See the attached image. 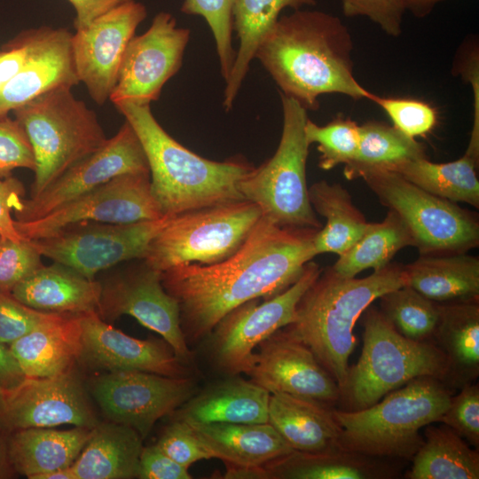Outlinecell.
Segmentation results:
<instances>
[{"label": "cell", "mask_w": 479, "mask_h": 479, "mask_svg": "<svg viewBox=\"0 0 479 479\" xmlns=\"http://www.w3.org/2000/svg\"><path fill=\"white\" fill-rule=\"evenodd\" d=\"M19 168L35 171L34 151L22 125L8 115L0 118V178L12 177Z\"/></svg>", "instance_id": "45"}, {"label": "cell", "mask_w": 479, "mask_h": 479, "mask_svg": "<svg viewBox=\"0 0 479 479\" xmlns=\"http://www.w3.org/2000/svg\"><path fill=\"white\" fill-rule=\"evenodd\" d=\"M439 422L454 430L474 447L479 446V385L472 382L451 397Z\"/></svg>", "instance_id": "44"}, {"label": "cell", "mask_w": 479, "mask_h": 479, "mask_svg": "<svg viewBox=\"0 0 479 479\" xmlns=\"http://www.w3.org/2000/svg\"><path fill=\"white\" fill-rule=\"evenodd\" d=\"M333 409L317 401L271 393L268 422L294 451L321 452L341 446V428Z\"/></svg>", "instance_id": "27"}, {"label": "cell", "mask_w": 479, "mask_h": 479, "mask_svg": "<svg viewBox=\"0 0 479 479\" xmlns=\"http://www.w3.org/2000/svg\"><path fill=\"white\" fill-rule=\"evenodd\" d=\"M347 18L365 17L389 36L402 33L405 0H339Z\"/></svg>", "instance_id": "48"}, {"label": "cell", "mask_w": 479, "mask_h": 479, "mask_svg": "<svg viewBox=\"0 0 479 479\" xmlns=\"http://www.w3.org/2000/svg\"><path fill=\"white\" fill-rule=\"evenodd\" d=\"M404 273L405 286L434 302L479 299V259L467 253L420 255Z\"/></svg>", "instance_id": "32"}, {"label": "cell", "mask_w": 479, "mask_h": 479, "mask_svg": "<svg viewBox=\"0 0 479 479\" xmlns=\"http://www.w3.org/2000/svg\"><path fill=\"white\" fill-rule=\"evenodd\" d=\"M155 444L170 459L187 468L197 461L212 458L192 427L180 419L163 429Z\"/></svg>", "instance_id": "46"}, {"label": "cell", "mask_w": 479, "mask_h": 479, "mask_svg": "<svg viewBox=\"0 0 479 479\" xmlns=\"http://www.w3.org/2000/svg\"><path fill=\"white\" fill-rule=\"evenodd\" d=\"M82 359L108 372L141 371L169 377L190 370L165 342L140 340L114 328L98 312L79 314Z\"/></svg>", "instance_id": "21"}, {"label": "cell", "mask_w": 479, "mask_h": 479, "mask_svg": "<svg viewBox=\"0 0 479 479\" xmlns=\"http://www.w3.org/2000/svg\"><path fill=\"white\" fill-rule=\"evenodd\" d=\"M426 158L425 146L393 125L367 122L359 125V145L355 159L344 165L347 179L370 169H389L403 161Z\"/></svg>", "instance_id": "38"}, {"label": "cell", "mask_w": 479, "mask_h": 479, "mask_svg": "<svg viewBox=\"0 0 479 479\" xmlns=\"http://www.w3.org/2000/svg\"><path fill=\"white\" fill-rule=\"evenodd\" d=\"M1 238H2V237L0 236V240H1Z\"/></svg>", "instance_id": "60"}, {"label": "cell", "mask_w": 479, "mask_h": 479, "mask_svg": "<svg viewBox=\"0 0 479 479\" xmlns=\"http://www.w3.org/2000/svg\"><path fill=\"white\" fill-rule=\"evenodd\" d=\"M351 35L333 14L294 10L279 16L260 44L255 59L279 88L306 110H317L324 94L355 100L371 99L372 92L354 76Z\"/></svg>", "instance_id": "2"}, {"label": "cell", "mask_w": 479, "mask_h": 479, "mask_svg": "<svg viewBox=\"0 0 479 479\" xmlns=\"http://www.w3.org/2000/svg\"><path fill=\"white\" fill-rule=\"evenodd\" d=\"M102 285L74 269L54 262L43 265L19 283L12 294L23 304L43 312H98Z\"/></svg>", "instance_id": "24"}, {"label": "cell", "mask_w": 479, "mask_h": 479, "mask_svg": "<svg viewBox=\"0 0 479 479\" xmlns=\"http://www.w3.org/2000/svg\"><path fill=\"white\" fill-rule=\"evenodd\" d=\"M279 94L283 125L279 146L271 158L240 180L239 190L244 200L259 207L262 216L280 226L319 230L322 224L310 205L306 180L307 110Z\"/></svg>", "instance_id": "8"}, {"label": "cell", "mask_w": 479, "mask_h": 479, "mask_svg": "<svg viewBox=\"0 0 479 479\" xmlns=\"http://www.w3.org/2000/svg\"><path fill=\"white\" fill-rule=\"evenodd\" d=\"M129 172L150 171L143 146L125 121L103 146L69 168L38 195L24 199L21 208L14 213L15 220L39 219L106 181Z\"/></svg>", "instance_id": "18"}, {"label": "cell", "mask_w": 479, "mask_h": 479, "mask_svg": "<svg viewBox=\"0 0 479 479\" xmlns=\"http://www.w3.org/2000/svg\"><path fill=\"white\" fill-rule=\"evenodd\" d=\"M31 143L35 169L30 198L107 141L96 113L71 88L48 90L12 111Z\"/></svg>", "instance_id": "7"}, {"label": "cell", "mask_w": 479, "mask_h": 479, "mask_svg": "<svg viewBox=\"0 0 479 479\" xmlns=\"http://www.w3.org/2000/svg\"><path fill=\"white\" fill-rule=\"evenodd\" d=\"M377 104L389 117L393 126L411 137H425L437 122V113L429 104L408 98H385L372 94Z\"/></svg>", "instance_id": "42"}, {"label": "cell", "mask_w": 479, "mask_h": 479, "mask_svg": "<svg viewBox=\"0 0 479 479\" xmlns=\"http://www.w3.org/2000/svg\"><path fill=\"white\" fill-rule=\"evenodd\" d=\"M190 35L188 28L177 26L170 13H157L149 28L129 42L109 100L114 106L156 101L164 84L180 69Z\"/></svg>", "instance_id": "15"}, {"label": "cell", "mask_w": 479, "mask_h": 479, "mask_svg": "<svg viewBox=\"0 0 479 479\" xmlns=\"http://www.w3.org/2000/svg\"><path fill=\"white\" fill-rule=\"evenodd\" d=\"M137 478L140 479H191L188 468L165 454L156 444L143 447Z\"/></svg>", "instance_id": "49"}, {"label": "cell", "mask_w": 479, "mask_h": 479, "mask_svg": "<svg viewBox=\"0 0 479 479\" xmlns=\"http://www.w3.org/2000/svg\"><path fill=\"white\" fill-rule=\"evenodd\" d=\"M73 33L64 27L34 28L29 56L20 71L0 90V118L39 95L80 82L72 51Z\"/></svg>", "instance_id": "22"}, {"label": "cell", "mask_w": 479, "mask_h": 479, "mask_svg": "<svg viewBox=\"0 0 479 479\" xmlns=\"http://www.w3.org/2000/svg\"><path fill=\"white\" fill-rule=\"evenodd\" d=\"M35 479H76L71 467L39 475Z\"/></svg>", "instance_id": "58"}, {"label": "cell", "mask_w": 479, "mask_h": 479, "mask_svg": "<svg viewBox=\"0 0 479 479\" xmlns=\"http://www.w3.org/2000/svg\"><path fill=\"white\" fill-rule=\"evenodd\" d=\"M26 377L57 375L82 359L79 314L59 313L9 345Z\"/></svg>", "instance_id": "23"}, {"label": "cell", "mask_w": 479, "mask_h": 479, "mask_svg": "<svg viewBox=\"0 0 479 479\" xmlns=\"http://www.w3.org/2000/svg\"><path fill=\"white\" fill-rule=\"evenodd\" d=\"M90 389L111 421L132 428L144 439L157 420L195 394L196 381L190 376L120 371L93 378Z\"/></svg>", "instance_id": "14"}, {"label": "cell", "mask_w": 479, "mask_h": 479, "mask_svg": "<svg viewBox=\"0 0 479 479\" xmlns=\"http://www.w3.org/2000/svg\"><path fill=\"white\" fill-rule=\"evenodd\" d=\"M357 178H362L381 203L399 216L420 255L463 254L478 247V220L457 203L389 169H365Z\"/></svg>", "instance_id": "10"}, {"label": "cell", "mask_w": 479, "mask_h": 479, "mask_svg": "<svg viewBox=\"0 0 479 479\" xmlns=\"http://www.w3.org/2000/svg\"><path fill=\"white\" fill-rule=\"evenodd\" d=\"M255 353L250 381L271 393H286L337 404L339 386L311 349L287 327L263 341Z\"/></svg>", "instance_id": "20"}, {"label": "cell", "mask_w": 479, "mask_h": 479, "mask_svg": "<svg viewBox=\"0 0 479 479\" xmlns=\"http://www.w3.org/2000/svg\"><path fill=\"white\" fill-rule=\"evenodd\" d=\"M407 247H414L407 226L397 213L389 210L381 222L368 224L332 268L341 276L353 278L365 270L387 266L399 250Z\"/></svg>", "instance_id": "37"}, {"label": "cell", "mask_w": 479, "mask_h": 479, "mask_svg": "<svg viewBox=\"0 0 479 479\" xmlns=\"http://www.w3.org/2000/svg\"><path fill=\"white\" fill-rule=\"evenodd\" d=\"M73 6L75 16V30L88 27L96 18L123 4L134 0H67Z\"/></svg>", "instance_id": "53"}, {"label": "cell", "mask_w": 479, "mask_h": 479, "mask_svg": "<svg viewBox=\"0 0 479 479\" xmlns=\"http://www.w3.org/2000/svg\"><path fill=\"white\" fill-rule=\"evenodd\" d=\"M162 216L152 194L150 172H129L106 181L39 219L15 220V225L25 239L38 240L77 223L129 224Z\"/></svg>", "instance_id": "13"}, {"label": "cell", "mask_w": 479, "mask_h": 479, "mask_svg": "<svg viewBox=\"0 0 479 479\" xmlns=\"http://www.w3.org/2000/svg\"><path fill=\"white\" fill-rule=\"evenodd\" d=\"M98 315L109 320L122 315L135 318L161 335L176 356L189 364L192 353L181 328L178 302L164 288L161 272L142 259L102 285Z\"/></svg>", "instance_id": "16"}, {"label": "cell", "mask_w": 479, "mask_h": 479, "mask_svg": "<svg viewBox=\"0 0 479 479\" xmlns=\"http://www.w3.org/2000/svg\"><path fill=\"white\" fill-rule=\"evenodd\" d=\"M172 216L129 224L82 222L55 234L30 240L42 256L67 265L89 279L120 263L142 259L150 241Z\"/></svg>", "instance_id": "12"}, {"label": "cell", "mask_w": 479, "mask_h": 479, "mask_svg": "<svg viewBox=\"0 0 479 479\" xmlns=\"http://www.w3.org/2000/svg\"><path fill=\"white\" fill-rule=\"evenodd\" d=\"M147 10L131 1L96 18L72 37L74 64L90 98L104 105L113 92L124 51Z\"/></svg>", "instance_id": "19"}, {"label": "cell", "mask_w": 479, "mask_h": 479, "mask_svg": "<svg viewBox=\"0 0 479 479\" xmlns=\"http://www.w3.org/2000/svg\"><path fill=\"white\" fill-rule=\"evenodd\" d=\"M322 269L310 261L299 279L279 294L253 299L224 316L209 334L210 353L218 369L229 375L247 374L254 365V349L278 330L292 324L302 294Z\"/></svg>", "instance_id": "11"}, {"label": "cell", "mask_w": 479, "mask_h": 479, "mask_svg": "<svg viewBox=\"0 0 479 479\" xmlns=\"http://www.w3.org/2000/svg\"><path fill=\"white\" fill-rule=\"evenodd\" d=\"M432 341L448 364L446 385L452 389L479 376V299L439 303Z\"/></svg>", "instance_id": "29"}, {"label": "cell", "mask_w": 479, "mask_h": 479, "mask_svg": "<svg viewBox=\"0 0 479 479\" xmlns=\"http://www.w3.org/2000/svg\"><path fill=\"white\" fill-rule=\"evenodd\" d=\"M136 132L145 153L152 194L163 216L244 200L240 180L254 168L232 158L211 161L190 151L160 125L150 105H115Z\"/></svg>", "instance_id": "3"}, {"label": "cell", "mask_w": 479, "mask_h": 479, "mask_svg": "<svg viewBox=\"0 0 479 479\" xmlns=\"http://www.w3.org/2000/svg\"><path fill=\"white\" fill-rule=\"evenodd\" d=\"M423 444L405 473L408 479H478L479 452L448 426L424 427Z\"/></svg>", "instance_id": "34"}, {"label": "cell", "mask_w": 479, "mask_h": 479, "mask_svg": "<svg viewBox=\"0 0 479 479\" xmlns=\"http://www.w3.org/2000/svg\"><path fill=\"white\" fill-rule=\"evenodd\" d=\"M92 428L68 430L27 428L8 434L10 463L15 472L35 479L39 475L71 467L90 437Z\"/></svg>", "instance_id": "28"}, {"label": "cell", "mask_w": 479, "mask_h": 479, "mask_svg": "<svg viewBox=\"0 0 479 479\" xmlns=\"http://www.w3.org/2000/svg\"><path fill=\"white\" fill-rule=\"evenodd\" d=\"M452 389L428 376L415 378L358 411L333 409L341 428L340 443L361 454L412 459L423 444L420 429L439 422Z\"/></svg>", "instance_id": "5"}, {"label": "cell", "mask_w": 479, "mask_h": 479, "mask_svg": "<svg viewBox=\"0 0 479 479\" xmlns=\"http://www.w3.org/2000/svg\"><path fill=\"white\" fill-rule=\"evenodd\" d=\"M6 390L0 388V408L2 407L5 397Z\"/></svg>", "instance_id": "59"}, {"label": "cell", "mask_w": 479, "mask_h": 479, "mask_svg": "<svg viewBox=\"0 0 479 479\" xmlns=\"http://www.w3.org/2000/svg\"><path fill=\"white\" fill-rule=\"evenodd\" d=\"M479 155L468 151L458 160L436 163L427 158L410 160L389 170L440 198L479 208Z\"/></svg>", "instance_id": "36"}, {"label": "cell", "mask_w": 479, "mask_h": 479, "mask_svg": "<svg viewBox=\"0 0 479 479\" xmlns=\"http://www.w3.org/2000/svg\"><path fill=\"white\" fill-rule=\"evenodd\" d=\"M316 0H233L232 25L239 39L235 60L225 82L223 105L229 111L264 37L286 8L315 6Z\"/></svg>", "instance_id": "33"}, {"label": "cell", "mask_w": 479, "mask_h": 479, "mask_svg": "<svg viewBox=\"0 0 479 479\" xmlns=\"http://www.w3.org/2000/svg\"><path fill=\"white\" fill-rule=\"evenodd\" d=\"M318 230L280 226L262 216L242 246L209 265L180 264L161 272L178 302L186 342L209 335L219 320L253 299H268L294 284L315 256Z\"/></svg>", "instance_id": "1"}, {"label": "cell", "mask_w": 479, "mask_h": 479, "mask_svg": "<svg viewBox=\"0 0 479 479\" xmlns=\"http://www.w3.org/2000/svg\"><path fill=\"white\" fill-rule=\"evenodd\" d=\"M361 316L363 348L339 388L340 410L367 408L419 377H434L446 384L447 360L433 341L416 342L404 337L374 307L369 306Z\"/></svg>", "instance_id": "6"}, {"label": "cell", "mask_w": 479, "mask_h": 479, "mask_svg": "<svg viewBox=\"0 0 479 479\" xmlns=\"http://www.w3.org/2000/svg\"><path fill=\"white\" fill-rule=\"evenodd\" d=\"M189 424L212 458L225 465L263 467L294 452L269 422Z\"/></svg>", "instance_id": "25"}, {"label": "cell", "mask_w": 479, "mask_h": 479, "mask_svg": "<svg viewBox=\"0 0 479 479\" xmlns=\"http://www.w3.org/2000/svg\"><path fill=\"white\" fill-rule=\"evenodd\" d=\"M25 378L10 347L0 341V388L11 390L20 385Z\"/></svg>", "instance_id": "54"}, {"label": "cell", "mask_w": 479, "mask_h": 479, "mask_svg": "<svg viewBox=\"0 0 479 479\" xmlns=\"http://www.w3.org/2000/svg\"><path fill=\"white\" fill-rule=\"evenodd\" d=\"M405 286L404 265L389 263L365 278H347L322 269L296 306L294 321L285 326L314 353L339 388L357 344L354 327L362 313L385 293Z\"/></svg>", "instance_id": "4"}, {"label": "cell", "mask_w": 479, "mask_h": 479, "mask_svg": "<svg viewBox=\"0 0 479 479\" xmlns=\"http://www.w3.org/2000/svg\"><path fill=\"white\" fill-rule=\"evenodd\" d=\"M305 137L310 145H317L320 153L318 167L330 170L355 159L359 145V125L342 114L322 126L308 119Z\"/></svg>", "instance_id": "40"}, {"label": "cell", "mask_w": 479, "mask_h": 479, "mask_svg": "<svg viewBox=\"0 0 479 479\" xmlns=\"http://www.w3.org/2000/svg\"><path fill=\"white\" fill-rule=\"evenodd\" d=\"M232 5L233 0H185L180 9L183 13L202 17L208 23L216 42L220 71L225 82L236 57L232 39Z\"/></svg>", "instance_id": "41"}, {"label": "cell", "mask_w": 479, "mask_h": 479, "mask_svg": "<svg viewBox=\"0 0 479 479\" xmlns=\"http://www.w3.org/2000/svg\"><path fill=\"white\" fill-rule=\"evenodd\" d=\"M395 459L366 456L339 446L321 452L294 451L263 466L275 479H388L399 475Z\"/></svg>", "instance_id": "26"}, {"label": "cell", "mask_w": 479, "mask_h": 479, "mask_svg": "<svg viewBox=\"0 0 479 479\" xmlns=\"http://www.w3.org/2000/svg\"><path fill=\"white\" fill-rule=\"evenodd\" d=\"M271 393L252 381L232 378L193 395L177 419L188 423H267Z\"/></svg>", "instance_id": "30"}, {"label": "cell", "mask_w": 479, "mask_h": 479, "mask_svg": "<svg viewBox=\"0 0 479 479\" xmlns=\"http://www.w3.org/2000/svg\"><path fill=\"white\" fill-rule=\"evenodd\" d=\"M57 314L32 309L18 301L12 293L0 290V341L10 345Z\"/></svg>", "instance_id": "47"}, {"label": "cell", "mask_w": 479, "mask_h": 479, "mask_svg": "<svg viewBox=\"0 0 479 479\" xmlns=\"http://www.w3.org/2000/svg\"><path fill=\"white\" fill-rule=\"evenodd\" d=\"M453 75L468 82L474 95V124L479 123V54L475 40L463 44L453 61Z\"/></svg>", "instance_id": "52"}, {"label": "cell", "mask_w": 479, "mask_h": 479, "mask_svg": "<svg viewBox=\"0 0 479 479\" xmlns=\"http://www.w3.org/2000/svg\"><path fill=\"white\" fill-rule=\"evenodd\" d=\"M261 216L259 207L247 200L180 213L153 238L142 260L160 272L220 263L242 246Z\"/></svg>", "instance_id": "9"}, {"label": "cell", "mask_w": 479, "mask_h": 479, "mask_svg": "<svg viewBox=\"0 0 479 479\" xmlns=\"http://www.w3.org/2000/svg\"><path fill=\"white\" fill-rule=\"evenodd\" d=\"M227 471L224 478H254L267 479L268 474L264 467H240L226 465Z\"/></svg>", "instance_id": "55"}, {"label": "cell", "mask_w": 479, "mask_h": 479, "mask_svg": "<svg viewBox=\"0 0 479 479\" xmlns=\"http://www.w3.org/2000/svg\"><path fill=\"white\" fill-rule=\"evenodd\" d=\"M13 472L8 457L6 438L0 431V479L12 477Z\"/></svg>", "instance_id": "57"}, {"label": "cell", "mask_w": 479, "mask_h": 479, "mask_svg": "<svg viewBox=\"0 0 479 479\" xmlns=\"http://www.w3.org/2000/svg\"><path fill=\"white\" fill-rule=\"evenodd\" d=\"M42 255L30 240H0V290L12 293L26 278L43 266Z\"/></svg>", "instance_id": "43"}, {"label": "cell", "mask_w": 479, "mask_h": 479, "mask_svg": "<svg viewBox=\"0 0 479 479\" xmlns=\"http://www.w3.org/2000/svg\"><path fill=\"white\" fill-rule=\"evenodd\" d=\"M444 0H405L406 11L415 18L423 19L428 16L434 8Z\"/></svg>", "instance_id": "56"}, {"label": "cell", "mask_w": 479, "mask_h": 479, "mask_svg": "<svg viewBox=\"0 0 479 479\" xmlns=\"http://www.w3.org/2000/svg\"><path fill=\"white\" fill-rule=\"evenodd\" d=\"M143 438L132 428L114 421L98 423L71 466L76 479L137 477Z\"/></svg>", "instance_id": "31"}, {"label": "cell", "mask_w": 479, "mask_h": 479, "mask_svg": "<svg viewBox=\"0 0 479 479\" xmlns=\"http://www.w3.org/2000/svg\"><path fill=\"white\" fill-rule=\"evenodd\" d=\"M34 37V28L20 33L0 50V90L5 86L26 63Z\"/></svg>", "instance_id": "51"}, {"label": "cell", "mask_w": 479, "mask_h": 479, "mask_svg": "<svg viewBox=\"0 0 479 479\" xmlns=\"http://www.w3.org/2000/svg\"><path fill=\"white\" fill-rule=\"evenodd\" d=\"M379 300V310L400 334L416 342L432 341L439 316V302L409 286L389 291Z\"/></svg>", "instance_id": "39"}, {"label": "cell", "mask_w": 479, "mask_h": 479, "mask_svg": "<svg viewBox=\"0 0 479 479\" xmlns=\"http://www.w3.org/2000/svg\"><path fill=\"white\" fill-rule=\"evenodd\" d=\"M98 424L74 369L50 377H26L6 390L0 408V431L7 435L27 428L73 425L93 428Z\"/></svg>", "instance_id": "17"}, {"label": "cell", "mask_w": 479, "mask_h": 479, "mask_svg": "<svg viewBox=\"0 0 479 479\" xmlns=\"http://www.w3.org/2000/svg\"><path fill=\"white\" fill-rule=\"evenodd\" d=\"M308 192L313 210L326 220L313 240L316 255L324 253L341 255L357 240L369 223L354 205L348 190L340 184L321 180L314 183Z\"/></svg>", "instance_id": "35"}, {"label": "cell", "mask_w": 479, "mask_h": 479, "mask_svg": "<svg viewBox=\"0 0 479 479\" xmlns=\"http://www.w3.org/2000/svg\"><path fill=\"white\" fill-rule=\"evenodd\" d=\"M25 188L17 178H0V236L15 241L25 240L15 225L12 214L23 204Z\"/></svg>", "instance_id": "50"}]
</instances>
